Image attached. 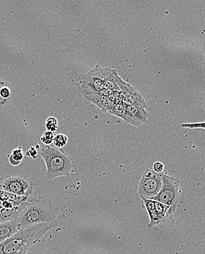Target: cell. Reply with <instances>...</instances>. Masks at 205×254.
Here are the masks:
<instances>
[{
    "label": "cell",
    "instance_id": "1",
    "mask_svg": "<svg viewBox=\"0 0 205 254\" xmlns=\"http://www.w3.org/2000/svg\"><path fill=\"white\" fill-rule=\"evenodd\" d=\"M59 221L52 224H41L20 229L14 235L0 243V254H26L30 249L52 228L58 226Z\"/></svg>",
    "mask_w": 205,
    "mask_h": 254
},
{
    "label": "cell",
    "instance_id": "2",
    "mask_svg": "<svg viewBox=\"0 0 205 254\" xmlns=\"http://www.w3.org/2000/svg\"><path fill=\"white\" fill-rule=\"evenodd\" d=\"M56 209L47 198H38L29 200L28 204L18 217L20 229H28L41 224L50 225L56 222Z\"/></svg>",
    "mask_w": 205,
    "mask_h": 254
},
{
    "label": "cell",
    "instance_id": "3",
    "mask_svg": "<svg viewBox=\"0 0 205 254\" xmlns=\"http://www.w3.org/2000/svg\"><path fill=\"white\" fill-rule=\"evenodd\" d=\"M41 155L46 165L45 175L48 180L60 177H68L76 166L73 160L62 151L52 148L48 146L42 149Z\"/></svg>",
    "mask_w": 205,
    "mask_h": 254
},
{
    "label": "cell",
    "instance_id": "4",
    "mask_svg": "<svg viewBox=\"0 0 205 254\" xmlns=\"http://www.w3.org/2000/svg\"><path fill=\"white\" fill-rule=\"evenodd\" d=\"M180 180L174 177L162 174V186L160 191L151 199L167 206L173 214L178 205Z\"/></svg>",
    "mask_w": 205,
    "mask_h": 254
},
{
    "label": "cell",
    "instance_id": "5",
    "mask_svg": "<svg viewBox=\"0 0 205 254\" xmlns=\"http://www.w3.org/2000/svg\"><path fill=\"white\" fill-rule=\"evenodd\" d=\"M140 198H142V202L149 215L150 223L148 225V229H151L158 225H164L167 222L169 223V224H174L175 222L172 219V213L169 207L154 200L148 199L143 197Z\"/></svg>",
    "mask_w": 205,
    "mask_h": 254
},
{
    "label": "cell",
    "instance_id": "6",
    "mask_svg": "<svg viewBox=\"0 0 205 254\" xmlns=\"http://www.w3.org/2000/svg\"><path fill=\"white\" fill-rule=\"evenodd\" d=\"M162 174L157 173L151 169H146L142 173L138 185L140 197L151 199L158 194L162 186Z\"/></svg>",
    "mask_w": 205,
    "mask_h": 254
},
{
    "label": "cell",
    "instance_id": "7",
    "mask_svg": "<svg viewBox=\"0 0 205 254\" xmlns=\"http://www.w3.org/2000/svg\"><path fill=\"white\" fill-rule=\"evenodd\" d=\"M77 87L78 92L81 97L86 94L99 92V91L103 90L104 81L102 67L99 65L96 66L86 74L81 75Z\"/></svg>",
    "mask_w": 205,
    "mask_h": 254
},
{
    "label": "cell",
    "instance_id": "8",
    "mask_svg": "<svg viewBox=\"0 0 205 254\" xmlns=\"http://www.w3.org/2000/svg\"><path fill=\"white\" fill-rule=\"evenodd\" d=\"M0 189L19 195V196H28L32 193V187L27 180L21 177H13L4 180L0 185Z\"/></svg>",
    "mask_w": 205,
    "mask_h": 254
},
{
    "label": "cell",
    "instance_id": "9",
    "mask_svg": "<svg viewBox=\"0 0 205 254\" xmlns=\"http://www.w3.org/2000/svg\"><path fill=\"white\" fill-rule=\"evenodd\" d=\"M121 92L123 95L122 102L126 106H134L146 109L147 104L141 94L139 93L135 87L128 83H125Z\"/></svg>",
    "mask_w": 205,
    "mask_h": 254
},
{
    "label": "cell",
    "instance_id": "10",
    "mask_svg": "<svg viewBox=\"0 0 205 254\" xmlns=\"http://www.w3.org/2000/svg\"><path fill=\"white\" fill-rule=\"evenodd\" d=\"M102 73L103 75L104 89L121 92L126 82L119 76L117 70L102 67Z\"/></svg>",
    "mask_w": 205,
    "mask_h": 254
},
{
    "label": "cell",
    "instance_id": "11",
    "mask_svg": "<svg viewBox=\"0 0 205 254\" xmlns=\"http://www.w3.org/2000/svg\"><path fill=\"white\" fill-rule=\"evenodd\" d=\"M108 112L112 115H114V116L118 117V118H122V119L124 120L126 123L131 125V126H135V127H139V126H142L137 120L134 119V118L128 113L123 102L113 104L111 109H109Z\"/></svg>",
    "mask_w": 205,
    "mask_h": 254
},
{
    "label": "cell",
    "instance_id": "12",
    "mask_svg": "<svg viewBox=\"0 0 205 254\" xmlns=\"http://www.w3.org/2000/svg\"><path fill=\"white\" fill-rule=\"evenodd\" d=\"M82 98L97 106L102 112H108V111L113 106V103L108 97L102 96L99 92L86 94L82 95Z\"/></svg>",
    "mask_w": 205,
    "mask_h": 254
},
{
    "label": "cell",
    "instance_id": "13",
    "mask_svg": "<svg viewBox=\"0 0 205 254\" xmlns=\"http://www.w3.org/2000/svg\"><path fill=\"white\" fill-rule=\"evenodd\" d=\"M20 230L19 220L18 218L0 224V243L11 238Z\"/></svg>",
    "mask_w": 205,
    "mask_h": 254
},
{
    "label": "cell",
    "instance_id": "14",
    "mask_svg": "<svg viewBox=\"0 0 205 254\" xmlns=\"http://www.w3.org/2000/svg\"><path fill=\"white\" fill-rule=\"evenodd\" d=\"M125 108L128 113L133 117L136 120L139 122L141 125L148 123V114L143 108L137 107L134 106H126L124 105Z\"/></svg>",
    "mask_w": 205,
    "mask_h": 254
},
{
    "label": "cell",
    "instance_id": "15",
    "mask_svg": "<svg viewBox=\"0 0 205 254\" xmlns=\"http://www.w3.org/2000/svg\"><path fill=\"white\" fill-rule=\"evenodd\" d=\"M13 201L20 203V204H23V203L29 201V197L19 196V195L13 194V193H7V192L4 191V190L0 189V201Z\"/></svg>",
    "mask_w": 205,
    "mask_h": 254
},
{
    "label": "cell",
    "instance_id": "16",
    "mask_svg": "<svg viewBox=\"0 0 205 254\" xmlns=\"http://www.w3.org/2000/svg\"><path fill=\"white\" fill-rule=\"evenodd\" d=\"M24 158L22 149L21 147L16 149L13 151V153L9 156V162L12 166H18L21 164Z\"/></svg>",
    "mask_w": 205,
    "mask_h": 254
},
{
    "label": "cell",
    "instance_id": "17",
    "mask_svg": "<svg viewBox=\"0 0 205 254\" xmlns=\"http://www.w3.org/2000/svg\"><path fill=\"white\" fill-rule=\"evenodd\" d=\"M68 141V138L67 135L64 134L56 135L53 138V144L55 147H59V148H62L66 144H67Z\"/></svg>",
    "mask_w": 205,
    "mask_h": 254
},
{
    "label": "cell",
    "instance_id": "18",
    "mask_svg": "<svg viewBox=\"0 0 205 254\" xmlns=\"http://www.w3.org/2000/svg\"><path fill=\"white\" fill-rule=\"evenodd\" d=\"M58 120L53 117H50L45 121V127L48 131L55 132L58 129Z\"/></svg>",
    "mask_w": 205,
    "mask_h": 254
},
{
    "label": "cell",
    "instance_id": "19",
    "mask_svg": "<svg viewBox=\"0 0 205 254\" xmlns=\"http://www.w3.org/2000/svg\"><path fill=\"white\" fill-rule=\"evenodd\" d=\"M54 137V134H53V132L47 130L46 132H45V133H43L42 137H41V141H42L44 144H45V145L48 146L53 143Z\"/></svg>",
    "mask_w": 205,
    "mask_h": 254
},
{
    "label": "cell",
    "instance_id": "20",
    "mask_svg": "<svg viewBox=\"0 0 205 254\" xmlns=\"http://www.w3.org/2000/svg\"><path fill=\"white\" fill-rule=\"evenodd\" d=\"M108 98L112 101L113 104H119V103L122 102V92H117V91H111Z\"/></svg>",
    "mask_w": 205,
    "mask_h": 254
},
{
    "label": "cell",
    "instance_id": "21",
    "mask_svg": "<svg viewBox=\"0 0 205 254\" xmlns=\"http://www.w3.org/2000/svg\"><path fill=\"white\" fill-rule=\"evenodd\" d=\"M0 95L5 100H10L12 96V91L9 87L1 86L0 87Z\"/></svg>",
    "mask_w": 205,
    "mask_h": 254
},
{
    "label": "cell",
    "instance_id": "22",
    "mask_svg": "<svg viewBox=\"0 0 205 254\" xmlns=\"http://www.w3.org/2000/svg\"><path fill=\"white\" fill-rule=\"evenodd\" d=\"M182 127L186 128H202L205 129V123H185L182 125Z\"/></svg>",
    "mask_w": 205,
    "mask_h": 254
},
{
    "label": "cell",
    "instance_id": "23",
    "mask_svg": "<svg viewBox=\"0 0 205 254\" xmlns=\"http://www.w3.org/2000/svg\"><path fill=\"white\" fill-rule=\"evenodd\" d=\"M164 169V164L161 162L155 163V164H154V166H153V170L158 174L162 173Z\"/></svg>",
    "mask_w": 205,
    "mask_h": 254
},
{
    "label": "cell",
    "instance_id": "24",
    "mask_svg": "<svg viewBox=\"0 0 205 254\" xmlns=\"http://www.w3.org/2000/svg\"><path fill=\"white\" fill-rule=\"evenodd\" d=\"M37 155H38V152H37V150L34 147H31L30 150L27 152V155L31 157L34 159L37 158Z\"/></svg>",
    "mask_w": 205,
    "mask_h": 254
},
{
    "label": "cell",
    "instance_id": "25",
    "mask_svg": "<svg viewBox=\"0 0 205 254\" xmlns=\"http://www.w3.org/2000/svg\"><path fill=\"white\" fill-rule=\"evenodd\" d=\"M9 100L4 99V98H1V95H0V109H1V108L4 107V106H6Z\"/></svg>",
    "mask_w": 205,
    "mask_h": 254
},
{
    "label": "cell",
    "instance_id": "26",
    "mask_svg": "<svg viewBox=\"0 0 205 254\" xmlns=\"http://www.w3.org/2000/svg\"><path fill=\"white\" fill-rule=\"evenodd\" d=\"M4 82H2V81H0V87H1V86H4Z\"/></svg>",
    "mask_w": 205,
    "mask_h": 254
},
{
    "label": "cell",
    "instance_id": "27",
    "mask_svg": "<svg viewBox=\"0 0 205 254\" xmlns=\"http://www.w3.org/2000/svg\"><path fill=\"white\" fill-rule=\"evenodd\" d=\"M1 223H2V221H1V220H0V224H1Z\"/></svg>",
    "mask_w": 205,
    "mask_h": 254
}]
</instances>
